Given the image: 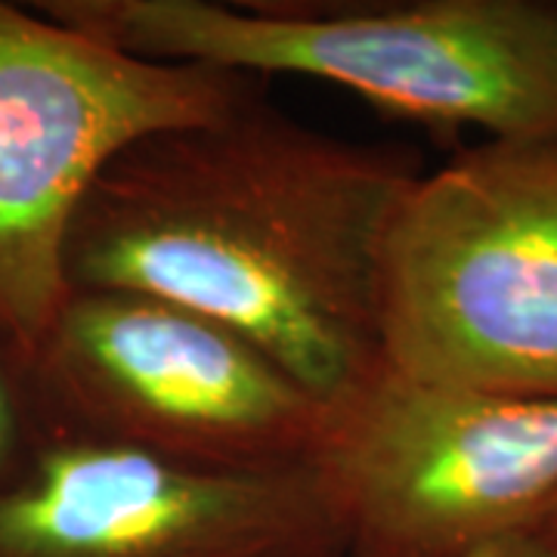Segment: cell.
Returning <instances> with one entry per match:
<instances>
[{
	"mask_svg": "<svg viewBox=\"0 0 557 557\" xmlns=\"http://www.w3.org/2000/svg\"><path fill=\"white\" fill-rule=\"evenodd\" d=\"M40 437L44 434L28 391L25 357L0 341V490L20 474Z\"/></svg>",
	"mask_w": 557,
	"mask_h": 557,
	"instance_id": "ba28073f",
	"label": "cell"
},
{
	"mask_svg": "<svg viewBox=\"0 0 557 557\" xmlns=\"http://www.w3.org/2000/svg\"><path fill=\"white\" fill-rule=\"evenodd\" d=\"M533 533L542 539V545H545L548 557H557V498L552 502V508L545 511V518L539 520V527L533 530Z\"/></svg>",
	"mask_w": 557,
	"mask_h": 557,
	"instance_id": "30bf717a",
	"label": "cell"
},
{
	"mask_svg": "<svg viewBox=\"0 0 557 557\" xmlns=\"http://www.w3.org/2000/svg\"><path fill=\"white\" fill-rule=\"evenodd\" d=\"M379 335L403 379L557 399V139H483L406 186Z\"/></svg>",
	"mask_w": 557,
	"mask_h": 557,
	"instance_id": "3957f363",
	"label": "cell"
},
{
	"mask_svg": "<svg viewBox=\"0 0 557 557\" xmlns=\"http://www.w3.org/2000/svg\"><path fill=\"white\" fill-rule=\"evenodd\" d=\"M317 468L347 523V557H474L533 533L557 498V399L381 369L332 412Z\"/></svg>",
	"mask_w": 557,
	"mask_h": 557,
	"instance_id": "8992f818",
	"label": "cell"
},
{
	"mask_svg": "<svg viewBox=\"0 0 557 557\" xmlns=\"http://www.w3.org/2000/svg\"><path fill=\"white\" fill-rule=\"evenodd\" d=\"M25 375L44 437L208 474L310 468L335 412L233 329L119 288H69Z\"/></svg>",
	"mask_w": 557,
	"mask_h": 557,
	"instance_id": "277c9868",
	"label": "cell"
},
{
	"mask_svg": "<svg viewBox=\"0 0 557 557\" xmlns=\"http://www.w3.org/2000/svg\"><path fill=\"white\" fill-rule=\"evenodd\" d=\"M35 10L143 60L329 81L437 134L557 139L548 0H40Z\"/></svg>",
	"mask_w": 557,
	"mask_h": 557,
	"instance_id": "7a4b0ae2",
	"label": "cell"
},
{
	"mask_svg": "<svg viewBox=\"0 0 557 557\" xmlns=\"http://www.w3.org/2000/svg\"><path fill=\"white\" fill-rule=\"evenodd\" d=\"M418 174L416 152L310 127L260 94L127 146L78 205L65 282L196 310L338 409L384 369L381 242Z\"/></svg>",
	"mask_w": 557,
	"mask_h": 557,
	"instance_id": "6da1fadb",
	"label": "cell"
},
{
	"mask_svg": "<svg viewBox=\"0 0 557 557\" xmlns=\"http://www.w3.org/2000/svg\"><path fill=\"white\" fill-rule=\"evenodd\" d=\"M0 557H347V523L317 465L208 474L40 437L0 490Z\"/></svg>",
	"mask_w": 557,
	"mask_h": 557,
	"instance_id": "52a82bcc",
	"label": "cell"
},
{
	"mask_svg": "<svg viewBox=\"0 0 557 557\" xmlns=\"http://www.w3.org/2000/svg\"><path fill=\"white\" fill-rule=\"evenodd\" d=\"M474 557H548V552H545V545H542V539L536 533H520V536L502 539V542L483 548Z\"/></svg>",
	"mask_w": 557,
	"mask_h": 557,
	"instance_id": "9c48e42d",
	"label": "cell"
},
{
	"mask_svg": "<svg viewBox=\"0 0 557 557\" xmlns=\"http://www.w3.org/2000/svg\"><path fill=\"white\" fill-rule=\"evenodd\" d=\"M260 94L255 75L143 60L0 0V341L25 357L57 317L72 220L127 146Z\"/></svg>",
	"mask_w": 557,
	"mask_h": 557,
	"instance_id": "5b68a950",
	"label": "cell"
}]
</instances>
